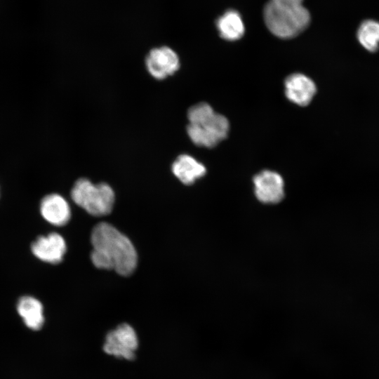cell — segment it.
<instances>
[{"instance_id":"cell-1","label":"cell","mask_w":379,"mask_h":379,"mask_svg":"<svg viewBox=\"0 0 379 379\" xmlns=\"http://www.w3.org/2000/svg\"><path fill=\"white\" fill-rule=\"evenodd\" d=\"M93 250L91 259L99 269L114 270L123 276L131 274L136 267L138 255L130 239L112 225L100 222L91 232Z\"/></svg>"},{"instance_id":"cell-2","label":"cell","mask_w":379,"mask_h":379,"mask_svg":"<svg viewBox=\"0 0 379 379\" xmlns=\"http://www.w3.org/2000/svg\"><path fill=\"white\" fill-rule=\"evenodd\" d=\"M303 0H269L263 16L268 29L281 39H291L302 32L310 25V14Z\"/></svg>"},{"instance_id":"cell-3","label":"cell","mask_w":379,"mask_h":379,"mask_svg":"<svg viewBox=\"0 0 379 379\" xmlns=\"http://www.w3.org/2000/svg\"><path fill=\"white\" fill-rule=\"evenodd\" d=\"M187 135L197 146L213 147L227 136L230 130L227 119L216 113L208 103L192 106L187 112Z\"/></svg>"},{"instance_id":"cell-4","label":"cell","mask_w":379,"mask_h":379,"mask_svg":"<svg viewBox=\"0 0 379 379\" xmlns=\"http://www.w3.org/2000/svg\"><path fill=\"white\" fill-rule=\"evenodd\" d=\"M71 197L76 204L93 216L109 214L115 199L109 185L103 182L94 185L86 178H80L74 183Z\"/></svg>"},{"instance_id":"cell-5","label":"cell","mask_w":379,"mask_h":379,"mask_svg":"<svg viewBox=\"0 0 379 379\" xmlns=\"http://www.w3.org/2000/svg\"><path fill=\"white\" fill-rule=\"evenodd\" d=\"M138 346V338L134 328L124 323L107 333L103 350L109 355L131 360L135 357Z\"/></svg>"},{"instance_id":"cell-6","label":"cell","mask_w":379,"mask_h":379,"mask_svg":"<svg viewBox=\"0 0 379 379\" xmlns=\"http://www.w3.org/2000/svg\"><path fill=\"white\" fill-rule=\"evenodd\" d=\"M253 181L255 196L261 203L276 204L284 198V182L278 173L264 170L255 175Z\"/></svg>"},{"instance_id":"cell-7","label":"cell","mask_w":379,"mask_h":379,"mask_svg":"<svg viewBox=\"0 0 379 379\" xmlns=\"http://www.w3.org/2000/svg\"><path fill=\"white\" fill-rule=\"evenodd\" d=\"M146 67L157 79H164L173 74L180 67L177 53L171 48L162 46L152 49L146 57Z\"/></svg>"},{"instance_id":"cell-8","label":"cell","mask_w":379,"mask_h":379,"mask_svg":"<svg viewBox=\"0 0 379 379\" xmlns=\"http://www.w3.org/2000/svg\"><path fill=\"white\" fill-rule=\"evenodd\" d=\"M33 254L39 260L52 264L62 261L67 251L63 237L52 232L47 236H40L31 245Z\"/></svg>"},{"instance_id":"cell-9","label":"cell","mask_w":379,"mask_h":379,"mask_svg":"<svg viewBox=\"0 0 379 379\" xmlns=\"http://www.w3.org/2000/svg\"><path fill=\"white\" fill-rule=\"evenodd\" d=\"M284 86L287 98L300 106L307 105L317 91L314 81L300 73L289 75L285 80Z\"/></svg>"},{"instance_id":"cell-10","label":"cell","mask_w":379,"mask_h":379,"mask_svg":"<svg viewBox=\"0 0 379 379\" xmlns=\"http://www.w3.org/2000/svg\"><path fill=\"white\" fill-rule=\"evenodd\" d=\"M40 212L46 221L55 226L65 225L71 217L67 201L58 194L45 196L40 203Z\"/></svg>"},{"instance_id":"cell-11","label":"cell","mask_w":379,"mask_h":379,"mask_svg":"<svg viewBox=\"0 0 379 379\" xmlns=\"http://www.w3.org/2000/svg\"><path fill=\"white\" fill-rule=\"evenodd\" d=\"M173 173L183 184L192 185L206 173V167L192 156L179 155L171 166Z\"/></svg>"},{"instance_id":"cell-12","label":"cell","mask_w":379,"mask_h":379,"mask_svg":"<svg viewBox=\"0 0 379 379\" xmlns=\"http://www.w3.org/2000/svg\"><path fill=\"white\" fill-rule=\"evenodd\" d=\"M17 311L29 328L39 330L44 325V316L41 302L32 296L21 297L17 304Z\"/></svg>"},{"instance_id":"cell-13","label":"cell","mask_w":379,"mask_h":379,"mask_svg":"<svg viewBox=\"0 0 379 379\" xmlns=\"http://www.w3.org/2000/svg\"><path fill=\"white\" fill-rule=\"evenodd\" d=\"M220 36L227 41H237L241 39L245 27L241 15L234 10H229L221 15L216 22Z\"/></svg>"},{"instance_id":"cell-14","label":"cell","mask_w":379,"mask_h":379,"mask_svg":"<svg viewBox=\"0 0 379 379\" xmlns=\"http://www.w3.org/2000/svg\"><path fill=\"white\" fill-rule=\"evenodd\" d=\"M357 38L366 50L375 52L379 48V22L371 19L361 22L357 32Z\"/></svg>"}]
</instances>
